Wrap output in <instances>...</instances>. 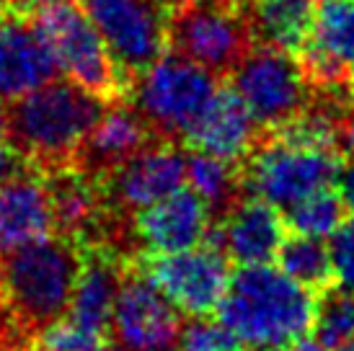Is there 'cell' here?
<instances>
[{"label":"cell","instance_id":"83f0119b","mask_svg":"<svg viewBox=\"0 0 354 351\" xmlns=\"http://www.w3.org/2000/svg\"><path fill=\"white\" fill-rule=\"evenodd\" d=\"M34 171H37V168L31 166L16 147L8 145V142L0 145V186L10 184V181H16L21 176L34 173Z\"/></svg>","mask_w":354,"mask_h":351},{"label":"cell","instance_id":"ac0fdd59","mask_svg":"<svg viewBox=\"0 0 354 351\" xmlns=\"http://www.w3.org/2000/svg\"><path fill=\"white\" fill-rule=\"evenodd\" d=\"M80 251H83V266H80L73 303L65 318L75 323L80 331L104 341L111 331V312H114L119 287L132 261L104 245L80 248Z\"/></svg>","mask_w":354,"mask_h":351},{"label":"cell","instance_id":"ba28073f","mask_svg":"<svg viewBox=\"0 0 354 351\" xmlns=\"http://www.w3.org/2000/svg\"><path fill=\"white\" fill-rule=\"evenodd\" d=\"M31 21L44 34L65 78L101 96L104 101L127 96V88L119 78L109 47L83 6H78V0H62Z\"/></svg>","mask_w":354,"mask_h":351},{"label":"cell","instance_id":"277c9868","mask_svg":"<svg viewBox=\"0 0 354 351\" xmlns=\"http://www.w3.org/2000/svg\"><path fill=\"white\" fill-rule=\"evenodd\" d=\"M217 91V75L171 49H166L129 88L132 106L145 119L153 137L176 145L184 142Z\"/></svg>","mask_w":354,"mask_h":351},{"label":"cell","instance_id":"6da1fadb","mask_svg":"<svg viewBox=\"0 0 354 351\" xmlns=\"http://www.w3.org/2000/svg\"><path fill=\"white\" fill-rule=\"evenodd\" d=\"M215 312L241 349L287 351L313 331L315 294L269 263L241 266Z\"/></svg>","mask_w":354,"mask_h":351},{"label":"cell","instance_id":"e0dca14e","mask_svg":"<svg viewBox=\"0 0 354 351\" xmlns=\"http://www.w3.org/2000/svg\"><path fill=\"white\" fill-rule=\"evenodd\" d=\"M153 140L156 137L138 108L127 104V98H117L109 104L99 124L83 140L70 166L101 181L114 173L122 163H127L129 158L138 155L140 150H145Z\"/></svg>","mask_w":354,"mask_h":351},{"label":"cell","instance_id":"44dd1931","mask_svg":"<svg viewBox=\"0 0 354 351\" xmlns=\"http://www.w3.org/2000/svg\"><path fill=\"white\" fill-rule=\"evenodd\" d=\"M254 41L300 55L315 19L313 0H243Z\"/></svg>","mask_w":354,"mask_h":351},{"label":"cell","instance_id":"5b68a950","mask_svg":"<svg viewBox=\"0 0 354 351\" xmlns=\"http://www.w3.org/2000/svg\"><path fill=\"white\" fill-rule=\"evenodd\" d=\"M256 47L243 0H176L168 19V49L197 62L217 78L233 70Z\"/></svg>","mask_w":354,"mask_h":351},{"label":"cell","instance_id":"4316f807","mask_svg":"<svg viewBox=\"0 0 354 351\" xmlns=\"http://www.w3.org/2000/svg\"><path fill=\"white\" fill-rule=\"evenodd\" d=\"M328 254L334 266V282L344 290H354V215L331 235Z\"/></svg>","mask_w":354,"mask_h":351},{"label":"cell","instance_id":"9c48e42d","mask_svg":"<svg viewBox=\"0 0 354 351\" xmlns=\"http://www.w3.org/2000/svg\"><path fill=\"white\" fill-rule=\"evenodd\" d=\"M230 80V88L241 96L264 132H274L300 117L315 98L313 86L300 68V59L274 47L256 44L233 70Z\"/></svg>","mask_w":354,"mask_h":351},{"label":"cell","instance_id":"9a60e30c","mask_svg":"<svg viewBox=\"0 0 354 351\" xmlns=\"http://www.w3.org/2000/svg\"><path fill=\"white\" fill-rule=\"evenodd\" d=\"M205 243L217 245L241 266H266L285 243V220L269 202L246 196L209 227Z\"/></svg>","mask_w":354,"mask_h":351},{"label":"cell","instance_id":"7c38bea8","mask_svg":"<svg viewBox=\"0 0 354 351\" xmlns=\"http://www.w3.org/2000/svg\"><path fill=\"white\" fill-rule=\"evenodd\" d=\"M181 328L178 310L132 261L111 312L109 333L114 336L117 346L124 351H171L178 346Z\"/></svg>","mask_w":354,"mask_h":351},{"label":"cell","instance_id":"836d02e7","mask_svg":"<svg viewBox=\"0 0 354 351\" xmlns=\"http://www.w3.org/2000/svg\"><path fill=\"white\" fill-rule=\"evenodd\" d=\"M16 6V0H0V10H10Z\"/></svg>","mask_w":354,"mask_h":351},{"label":"cell","instance_id":"d6986e66","mask_svg":"<svg viewBox=\"0 0 354 351\" xmlns=\"http://www.w3.org/2000/svg\"><path fill=\"white\" fill-rule=\"evenodd\" d=\"M264 135L266 132L256 124V119L251 117V111L236 91L220 86L205 114L187 132L184 145L189 150L223 158L230 163H243Z\"/></svg>","mask_w":354,"mask_h":351},{"label":"cell","instance_id":"7a4b0ae2","mask_svg":"<svg viewBox=\"0 0 354 351\" xmlns=\"http://www.w3.org/2000/svg\"><path fill=\"white\" fill-rule=\"evenodd\" d=\"M111 101L75 86L52 80L29 96L8 104V145H13L39 173L73 163V158L99 124Z\"/></svg>","mask_w":354,"mask_h":351},{"label":"cell","instance_id":"1f68e13d","mask_svg":"<svg viewBox=\"0 0 354 351\" xmlns=\"http://www.w3.org/2000/svg\"><path fill=\"white\" fill-rule=\"evenodd\" d=\"M346 91H349V98H352V104H354V68H352V73H349V80H346Z\"/></svg>","mask_w":354,"mask_h":351},{"label":"cell","instance_id":"2e32d148","mask_svg":"<svg viewBox=\"0 0 354 351\" xmlns=\"http://www.w3.org/2000/svg\"><path fill=\"white\" fill-rule=\"evenodd\" d=\"M212 215L192 189H178L163 202L132 217V233L138 248L150 254H178L197 248L207 240Z\"/></svg>","mask_w":354,"mask_h":351},{"label":"cell","instance_id":"603a6c76","mask_svg":"<svg viewBox=\"0 0 354 351\" xmlns=\"http://www.w3.org/2000/svg\"><path fill=\"white\" fill-rule=\"evenodd\" d=\"M277 258H279V272H285L292 282L310 290L313 294L334 287L331 254L324 240L303 238V235L285 238Z\"/></svg>","mask_w":354,"mask_h":351},{"label":"cell","instance_id":"f546056e","mask_svg":"<svg viewBox=\"0 0 354 351\" xmlns=\"http://www.w3.org/2000/svg\"><path fill=\"white\" fill-rule=\"evenodd\" d=\"M287 351H328L326 346H321L318 341H310V339H303V341H297L295 346H290Z\"/></svg>","mask_w":354,"mask_h":351},{"label":"cell","instance_id":"4dcf8cb0","mask_svg":"<svg viewBox=\"0 0 354 351\" xmlns=\"http://www.w3.org/2000/svg\"><path fill=\"white\" fill-rule=\"evenodd\" d=\"M8 140V106L0 104V145Z\"/></svg>","mask_w":354,"mask_h":351},{"label":"cell","instance_id":"5bb4252c","mask_svg":"<svg viewBox=\"0 0 354 351\" xmlns=\"http://www.w3.org/2000/svg\"><path fill=\"white\" fill-rule=\"evenodd\" d=\"M57 62L44 34L16 10L0 13V104H13L57 75Z\"/></svg>","mask_w":354,"mask_h":351},{"label":"cell","instance_id":"e575fe53","mask_svg":"<svg viewBox=\"0 0 354 351\" xmlns=\"http://www.w3.org/2000/svg\"><path fill=\"white\" fill-rule=\"evenodd\" d=\"M0 310H3V258H0Z\"/></svg>","mask_w":354,"mask_h":351},{"label":"cell","instance_id":"8992f818","mask_svg":"<svg viewBox=\"0 0 354 351\" xmlns=\"http://www.w3.org/2000/svg\"><path fill=\"white\" fill-rule=\"evenodd\" d=\"M176 0H83L124 88L168 49V19Z\"/></svg>","mask_w":354,"mask_h":351},{"label":"cell","instance_id":"ffe728a7","mask_svg":"<svg viewBox=\"0 0 354 351\" xmlns=\"http://www.w3.org/2000/svg\"><path fill=\"white\" fill-rule=\"evenodd\" d=\"M52 235L50 194L39 171L0 186V258Z\"/></svg>","mask_w":354,"mask_h":351},{"label":"cell","instance_id":"cb8c5ba5","mask_svg":"<svg viewBox=\"0 0 354 351\" xmlns=\"http://www.w3.org/2000/svg\"><path fill=\"white\" fill-rule=\"evenodd\" d=\"M344 212L346 205L342 202L339 191L324 189V191L305 196L295 207H290L285 225L287 230H292V235L324 240V238H331L344 225Z\"/></svg>","mask_w":354,"mask_h":351},{"label":"cell","instance_id":"8d00e7d4","mask_svg":"<svg viewBox=\"0 0 354 351\" xmlns=\"http://www.w3.org/2000/svg\"><path fill=\"white\" fill-rule=\"evenodd\" d=\"M34 351H50V349H44V346H41V343H39V346H37V349H34Z\"/></svg>","mask_w":354,"mask_h":351},{"label":"cell","instance_id":"3957f363","mask_svg":"<svg viewBox=\"0 0 354 351\" xmlns=\"http://www.w3.org/2000/svg\"><path fill=\"white\" fill-rule=\"evenodd\" d=\"M80 266L83 251L57 235L3 258V305L31 341L68 315Z\"/></svg>","mask_w":354,"mask_h":351},{"label":"cell","instance_id":"4fadbf2b","mask_svg":"<svg viewBox=\"0 0 354 351\" xmlns=\"http://www.w3.org/2000/svg\"><path fill=\"white\" fill-rule=\"evenodd\" d=\"M300 68L315 93L349 96L354 68V0H321L310 37L300 49Z\"/></svg>","mask_w":354,"mask_h":351},{"label":"cell","instance_id":"7402d4cb","mask_svg":"<svg viewBox=\"0 0 354 351\" xmlns=\"http://www.w3.org/2000/svg\"><path fill=\"white\" fill-rule=\"evenodd\" d=\"M187 181L189 189L205 202L209 215H215L217 220L248 196L241 163H230L197 150L187 153Z\"/></svg>","mask_w":354,"mask_h":351},{"label":"cell","instance_id":"30bf717a","mask_svg":"<svg viewBox=\"0 0 354 351\" xmlns=\"http://www.w3.org/2000/svg\"><path fill=\"white\" fill-rule=\"evenodd\" d=\"M135 263L166 294L168 303L192 318L212 315L233 276L230 258L212 243L178 254H140Z\"/></svg>","mask_w":354,"mask_h":351},{"label":"cell","instance_id":"d590c367","mask_svg":"<svg viewBox=\"0 0 354 351\" xmlns=\"http://www.w3.org/2000/svg\"><path fill=\"white\" fill-rule=\"evenodd\" d=\"M339 351H354V341H352V343H346V346H342Z\"/></svg>","mask_w":354,"mask_h":351},{"label":"cell","instance_id":"f1b7e54d","mask_svg":"<svg viewBox=\"0 0 354 351\" xmlns=\"http://www.w3.org/2000/svg\"><path fill=\"white\" fill-rule=\"evenodd\" d=\"M336 186H339V196L349 209H354V158H344V163L339 168L336 176Z\"/></svg>","mask_w":354,"mask_h":351},{"label":"cell","instance_id":"d4e9b609","mask_svg":"<svg viewBox=\"0 0 354 351\" xmlns=\"http://www.w3.org/2000/svg\"><path fill=\"white\" fill-rule=\"evenodd\" d=\"M313 333L326 349H342L354 341V290L328 287L315 294Z\"/></svg>","mask_w":354,"mask_h":351},{"label":"cell","instance_id":"52a82bcc","mask_svg":"<svg viewBox=\"0 0 354 351\" xmlns=\"http://www.w3.org/2000/svg\"><path fill=\"white\" fill-rule=\"evenodd\" d=\"M344 158L331 150L285 145L264 135L241 163L248 196H259L277 209H290L305 196L331 189Z\"/></svg>","mask_w":354,"mask_h":351},{"label":"cell","instance_id":"d6a6232c","mask_svg":"<svg viewBox=\"0 0 354 351\" xmlns=\"http://www.w3.org/2000/svg\"><path fill=\"white\" fill-rule=\"evenodd\" d=\"M93 351H124L122 346H114V343H101V346H96Z\"/></svg>","mask_w":354,"mask_h":351},{"label":"cell","instance_id":"8fae6325","mask_svg":"<svg viewBox=\"0 0 354 351\" xmlns=\"http://www.w3.org/2000/svg\"><path fill=\"white\" fill-rule=\"evenodd\" d=\"M187 181V153L176 142L153 140L145 150L101 178V191L109 212L122 220L163 202L166 196L176 194Z\"/></svg>","mask_w":354,"mask_h":351},{"label":"cell","instance_id":"484cf974","mask_svg":"<svg viewBox=\"0 0 354 351\" xmlns=\"http://www.w3.org/2000/svg\"><path fill=\"white\" fill-rule=\"evenodd\" d=\"M178 351H241V343L223 323L197 318L181 328Z\"/></svg>","mask_w":354,"mask_h":351}]
</instances>
